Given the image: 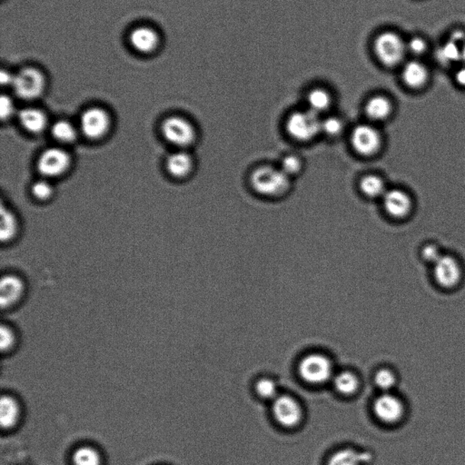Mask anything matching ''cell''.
Listing matches in <instances>:
<instances>
[{"mask_svg":"<svg viewBox=\"0 0 465 465\" xmlns=\"http://www.w3.org/2000/svg\"><path fill=\"white\" fill-rule=\"evenodd\" d=\"M251 184L254 189L261 195L277 196L287 191L290 186V179L281 169L262 167L252 174Z\"/></svg>","mask_w":465,"mask_h":465,"instance_id":"cell-1","label":"cell"},{"mask_svg":"<svg viewBox=\"0 0 465 465\" xmlns=\"http://www.w3.org/2000/svg\"><path fill=\"white\" fill-rule=\"evenodd\" d=\"M374 51L383 66L393 67L405 58L406 46L400 35L392 31L382 32L374 41Z\"/></svg>","mask_w":465,"mask_h":465,"instance_id":"cell-2","label":"cell"},{"mask_svg":"<svg viewBox=\"0 0 465 465\" xmlns=\"http://www.w3.org/2000/svg\"><path fill=\"white\" fill-rule=\"evenodd\" d=\"M321 121L318 115L314 112H296L290 116L286 123V129L295 140L308 141L321 132Z\"/></svg>","mask_w":465,"mask_h":465,"instance_id":"cell-3","label":"cell"},{"mask_svg":"<svg viewBox=\"0 0 465 465\" xmlns=\"http://www.w3.org/2000/svg\"><path fill=\"white\" fill-rule=\"evenodd\" d=\"M164 138L179 147H187L196 140L195 128L181 116H169L161 125Z\"/></svg>","mask_w":465,"mask_h":465,"instance_id":"cell-4","label":"cell"},{"mask_svg":"<svg viewBox=\"0 0 465 465\" xmlns=\"http://www.w3.org/2000/svg\"><path fill=\"white\" fill-rule=\"evenodd\" d=\"M12 86L18 98L25 100L35 99L44 91V76L38 69L27 67L14 76Z\"/></svg>","mask_w":465,"mask_h":465,"instance_id":"cell-5","label":"cell"},{"mask_svg":"<svg viewBox=\"0 0 465 465\" xmlns=\"http://www.w3.org/2000/svg\"><path fill=\"white\" fill-rule=\"evenodd\" d=\"M299 374L308 383H324L332 376L331 362L322 354H309L300 362Z\"/></svg>","mask_w":465,"mask_h":465,"instance_id":"cell-6","label":"cell"},{"mask_svg":"<svg viewBox=\"0 0 465 465\" xmlns=\"http://www.w3.org/2000/svg\"><path fill=\"white\" fill-rule=\"evenodd\" d=\"M111 119L108 112L100 108L86 109L80 118V129L90 140H100L111 129Z\"/></svg>","mask_w":465,"mask_h":465,"instance_id":"cell-7","label":"cell"},{"mask_svg":"<svg viewBox=\"0 0 465 465\" xmlns=\"http://www.w3.org/2000/svg\"><path fill=\"white\" fill-rule=\"evenodd\" d=\"M71 159L67 152L61 148H48L41 154L38 161V169L42 176L57 177L69 169Z\"/></svg>","mask_w":465,"mask_h":465,"instance_id":"cell-8","label":"cell"},{"mask_svg":"<svg viewBox=\"0 0 465 465\" xmlns=\"http://www.w3.org/2000/svg\"><path fill=\"white\" fill-rule=\"evenodd\" d=\"M352 144L358 153L363 156H372L379 150L380 134L369 125H358L352 134Z\"/></svg>","mask_w":465,"mask_h":465,"instance_id":"cell-9","label":"cell"},{"mask_svg":"<svg viewBox=\"0 0 465 465\" xmlns=\"http://www.w3.org/2000/svg\"><path fill=\"white\" fill-rule=\"evenodd\" d=\"M273 413L276 421L285 427H293L300 422L302 410L299 403L290 396H279L274 399Z\"/></svg>","mask_w":465,"mask_h":465,"instance_id":"cell-10","label":"cell"},{"mask_svg":"<svg viewBox=\"0 0 465 465\" xmlns=\"http://www.w3.org/2000/svg\"><path fill=\"white\" fill-rule=\"evenodd\" d=\"M374 412L381 421L386 424H395L403 418L405 408L398 397L384 393L374 401Z\"/></svg>","mask_w":465,"mask_h":465,"instance_id":"cell-11","label":"cell"},{"mask_svg":"<svg viewBox=\"0 0 465 465\" xmlns=\"http://www.w3.org/2000/svg\"><path fill=\"white\" fill-rule=\"evenodd\" d=\"M461 268L454 258L441 257L435 263V276L439 285L445 288H452L460 282Z\"/></svg>","mask_w":465,"mask_h":465,"instance_id":"cell-12","label":"cell"},{"mask_svg":"<svg viewBox=\"0 0 465 465\" xmlns=\"http://www.w3.org/2000/svg\"><path fill=\"white\" fill-rule=\"evenodd\" d=\"M24 292V284L18 276H3L0 283V305L2 309L14 306L21 298Z\"/></svg>","mask_w":465,"mask_h":465,"instance_id":"cell-13","label":"cell"},{"mask_svg":"<svg viewBox=\"0 0 465 465\" xmlns=\"http://www.w3.org/2000/svg\"><path fill=\"white\" fill-rule=\"evenodd\" d=\"M383 206L389 215L393 218H401L409 214L412 203L406 193L395 189L384 194Z\"/></svg>","mask_w":465,"mask_h":465,"instance_id":"cell-14","label":"cell"},{"mask_svg":"<svg viewBox=\"0 0 465 465\" xmlns=\"http://www.w3.org/2000/svg\"><path fill=\"white\" fill-rule=\"evenodd\" d=\"M132 47L141 53H151L159 43L157 32L150 28L140 27L134 29L130 35Z\"/></svg>","mask_w":465,"mask_h":465,"instance_id":"cell-15","label":"cell"},{"mask_svg":"<svg viewBox=\"0 0 465 465\" xmlns=\"http://www.w3.org/2000/svg\"><path fill=\"white\" fill-rule=\"evenodd\" d=\"M18 119L22 127L32 134L41 133L47 125V116L40 109L32 108L22 109L19 112Z\"/></svg>","mask_w":465,"mask_h":465,"instance_id":"cell-16","label":"cell"},{"mask_svg":"<svg viewBox=\"0 0 465 465\" xmlns=\"http://www.w3.org/2000/svg\"><path fill=\"white\" fill-rule=\"evenodd\" d=\"M193 169V159L186 152L177 151L171 154L167 159V169L171 176L183 179L189 176Z\"/></svg>","mask_w":465,"mask_h":465,"instance_id":"cell-17","label":"cell"},{"mask_svg":"<svg viewBox=\"0 0 465 465\" xmlns=\"http://www.w3.org/2000/svg\"><path fill=\"white\" fill-rule=\"evenodd\" d=\"M21 408L17 400L12 396H3L0 401V425L4 430H9L18 424Z\"/></svg>","mask_w":465,"mask_h":465,"instance_id":"cell-18","label":"cell"},{"mask_svg":"<svg viewBox=\"0 0 465 465\" xmlns=\"http://www.w3.org/2000/svg\"><path fill=\"white\" fill-rule=\"evenodd\" d=\"M429 79L428 69L424 64L411 61L403 67V79L407 86L418 89L424 86Z\"/></svg>","mask_w":465,"mask_h":465,"instance_id":"cell-19","label":"cell"},{"mask_svg":"<svg viewBox=\"0 0 465 465\" xmlns=\"http://www.w3.org/2000/svg\"><path fill=\"white\" fill-rule=\"evenodd\" d=\"M393 106L390 100L383 96H374L368 100L366 113L373 121H384L392 113Z\"/></svg>","mask_w":465,"mask_h":465,"instance_id":"cell-20","label":"cell"},{"mask_svg":"<svg viewBox=\"0 0 465 465\" xmlns=\"http://www.w3.org/2000/svg\"><path fill=\"white\" fill-rule=\"evenodd\" d=\"M308 111L319 114L327 111L332 104V96L327 89L323 87H314L306 96Z\"/></svg>","mask_w":465,"mask_h":465,"instance_id":"cell-21","label":"cell"},{"mask_svg":"<svg viewBox=\"0 0 465 465\" xmlns=\"http://www.w3.org/2000/svg\"><path fill=\"white\" fill-rule=\"evenodd\" d=\"M369 459L368 454L357 453L353 449H343L332 455L327 465H360Z\"/></svg>","mask_w":465,"mask_h":465,"instance_id":"cell-22","label":"cell"},{"mask_svg":"<svg viewBox=\"0 0 465 465\" xmlns=\"http://www.w3.org/2000/svg\"><path fill=\"white\" fill-rule=\"evenodd\" d=\"M18 229L16 216L3 206L1 208V224H0V238L2 242H9L16 237Z\"/></svg>","mask_w":465,"mask_h":465,"instance_id":"cell-23","label":"cell"},{"mask_svg":"<svg viewBox=\"0 0 465 465\" xmlns=\"http://www.w3.org/2000/svg\"><path fill=\"white\" fill-rule=\"evenodd\" d=\"M53 137L61 143L69 144L77 140V131L74 125L66 121H60L52 125Z\"/></svg>","mask_w":465,"mask_h":465,"instance_id":"cell-24","label":"cell"},{"mask_svg":"<svg viewBox=\"0 0 465 465\" xmlns=\"http://www.w3.org/2000/svg\"><path fill=\"white\" fill-rule=\"evenodd\" d=\"M101 463L99 452L91 447H79L73 454L74 465H101Z\"/></svg>","mask_w":465,"mask_h":465,"instance_id":"cell-25","label":"cell"},{"mask_svg":"<svg viewBox=\"0 0 465 465\" xmlns=\"http://www.w3.org/2000/svg\"><path fill=\"white\" fill-rule=\"evenodd\" d=\"M334 383L338 392L344 396L353 395L358 387L357 376L350 372L338 374L335 378Z\"/></svg>","mask_w":465,"mask_h":465,"instance_id":"cell-26","label":"cell"},{"mask_svg":"<svg viewBox=\"0 0 465 465\" xmlns=\"http://www.w3.org/2000/svg\"><path fill=\"white\" fill-rule=\"evenodd\" d=\"M362 191L369 198H378L386 194L383 180L376 176L364 177L360 184Z\"/></svg>","mask_w":465,"mask_h":465,"instance_id":"cell-27","label":"cell"},{"mask_svg":"<svg viewBox=\"0 0 465 465\" xmlns=\"http://www.w3.org/2000/svg\"><path fill=\"white\" fill-rule=\"evenodd\" d=\"M438 60L447 65L461 60V48L454 42L449 41L437 52Z\"/></svg>","mask_w":465,"mask_h":465,"instance_id":"cell-28","label":"cell"},{"mask_svg":"<svg viewBox=\"0 0 465 465\" xmlns=\"http://www.w3.org/2000/svg\"><path fill=\"white\" fill-rule=\"evenodd\" d=\"M374 381H376V386L379 387L380 389L388 391L395 386L396 377L392 371L388 369H381L380 371H378L376 374Z\"/></svg>","mask_w":465,"mask_h":465,"instance_id":"cell-29","label":"cell"},{"mask_svg":"<svg viewBox=\"0 0 465 465\" xmlns=\"http://www.w3.org/2000/svg\"><path fill=\"white\" fill-rule=\"evenodd\" d=\"M31 192L38 200H47L53 195L52 186L46 180H38L32 186Z\"/></svg>","mask_w":465,"mask_h":465,"instance_id":"cell-30","label":"cell"},{"mask_svg":"<svg viewBox=\"0 0 465 465\" xmlns=\"http://www.w3.org/2000/svg\"><path fill=\"white\" fill-rule=\"evenodd\" d=\"M258 395L266 399H276L277 387L276 383L270 379H262L257 383Z\"/></svg>","mask_w":465,"mask_h":465,"instance_id":"cell-31","label":"cell"},{"mask_svg":"<svg viewBox=\"0 0 465 465\" xmlns=\"http://www.w3.org/2000/svg\"><path fill=\"white\" fill-rule=\"evenodd\" d=\"M342 129H343V123L335 116H330L321 121V132L330 137H335L340 134Z\"/></svg>","mask_w":465,"mask_h":465,"instance_id":"cell-32","label":"cell"},{"mask_svg":"<svg viewBox=\"0 0 465 465\" xmlns=\"http://www.w3.org/2000/svg\"><path fill=\"white\" fill-rule=\"evenodd\" d=\"M15 337L11 328L8 326L2 325L0 329V347L3 353L11 350L14 347Z\"/></svg>","mask_w":465,"mask_h":465,"instance_id":"cell-33","label":"cell"},{"mask_svg":"<svg viewBox=\"0 0 465 465\" xmlns=\"http://www.w3.org/2000/svg\"><path fill=\"white\" fill-rule=\"evenodd\" d=\"M281 169H282L287 176H292V174L298 173L300 169H301V161L299 160L298 157L295 156L286 157L284 158Z\"/></svg>","mask_w":465,"mask_h":465,"instance_id":"cell-34","label":"cell"},{"mask_svg":"<svg viewBox=\"0 0 465 465\" xmlns=\"http://www.w3.org/2000/svg\"><path fill=\"white\" fill-rule=\"evenodd\" d=\"M15 106L13 101L8 96L3 95L0 99V115H1L2 121L11 118V116L14 114Z\"/></svg>","mask_w":465,"mask_h":465,"instance_id":"cell-35","label":"cell"},{"mask_svg":"<svg viewBox=\"0 0 465 465\" xmlns=\"http://www.w3.org/2000/svg\"><path fill=\"white\" fill-rule=\"evenodd\" d=\"M408 50L413 55H422L424 54L427 48V44L426 42L422 40L421 38H413L410 40L408 47Z\"/></svg>","mask_w":465,"mask_h":465,"instance_id":"cell-36","label":"cell"},{"mask_svg":"<svg viewBox=\"0 0 465 465\" xmlns=\"http://www.w3.org/2000/svg\"><path fill=\"white\" fill-rule=\"evenodd\" d=\"M422 256H424L425 259L432 262V263L434 264L440 259V257H442L438 248L432 245H429L424 248V250H422Z\"/></svg>","mask_w":465,"mask_h":465,"instance_id":"cell-37","label":"cell"},{"mask_svg":"<svg viewBox=\"0 0 465 465\" xmlns=\"http://www.w3.org/2000/svg\"><path fill=\"white\" fill-rule=\"evenodd\" d=\"M450 41L454 42V44H456L458 47H464L465 44V33L464 31L457 30L454 31L453 35H452Z\"/></svg>","mask_w":465,"mask_h":465,"instance_id":"cell-38","label":"cell"},{"mask_svg":"<svg viewBox=\"0 0 465 465\" xmlns=\"http://www.w3.org/2000/svg\"><path fill=\"white\" fill-rule=\"evenodd\" d=\"M13 80H14V76L11 75V73L2 71L0 74V82H1L2 85L12 86Z\"/></svg>","mask_w":465,"mask_h":465,"instance_id":"cell-39","label":"cell"},{"mask_svg":"<svg viewBox=\"0 0 465 465\" xmlns=\"http://www.w3.org/2000/svg\"><path fill=\"white\" fill-rule=\"evenodd\" d=\"M455 79H456V82L460 86H465V67L458 70Z\"/></svg>","mask_w":465,"mask_h":465,"instance_id":"cell-40","label":"cell"},{"mask_svg":"<svg viewBox=\"0 0 465 465\" xmlns=\"http://www.w3.org/2000/svg\"><path fill=\"white\" fill-rule=\"evenodd\" d=\"M461 60H464L465 62V44L461 50Z\"/></svg>","mask_w":465,"mask_h":465,"instance_id":"cell-41","label":"cell"}]
</instances>
